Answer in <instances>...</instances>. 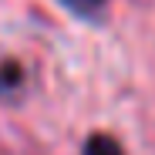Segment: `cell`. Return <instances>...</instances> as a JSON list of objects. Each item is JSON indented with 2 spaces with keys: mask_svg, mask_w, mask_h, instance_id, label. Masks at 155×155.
<instances>
[{
  "mask_svg": "<svg viewBox=\"0 0 155 155\" xmlns=\"http://www.w3.org/2000/svg\"><path fill=\"white\" fill-rule=\"evenodd\" d=\"M84 155H125V152H121V145H118L111 135L98 132V135H91V138L84 142Z\"/></svg>",
  "mask_w": 155,
  "mask_h": 155,
  "instance_id": "obj_1",
  "label": "cell"
},
{
  "mask_svg": "<svg viewBox=\"0 0 155 155\" xmlns=\"http://www.w3.org/2000/svg\"><path fill=\"white\" fill-rule=\"evenodd\" d=\"M17 84H20V68L10 61V64L0 68V91H14Z\"/></svg>",
  "mask_w": 155,
  "mask_h": 155,
  "instance_id": "obj_2",
  "label": "cell"
},
{
  "mask_svg": "<svg viewBox=\"0 0 155 155\" xmlns=\"http://www.w3.org/2000/svg\"><path fill=\"white\" fill-rule=\"evenodd\" d=\"M61 4L71 7L74 14H84V17H88V14H98L101 7H105V0H61Z\"/></svg>",
  "mask_w": 155,
  "mask_h": 155,
  "instance_id": "obj_3",
  "label": "cell"
}]
</instances>
